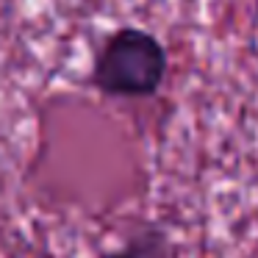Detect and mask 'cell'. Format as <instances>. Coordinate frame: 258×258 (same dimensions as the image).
<instances>
[{"mask_svg": "<svg viewBox=\"0 0 258 258\" xmlns=\"http://www.w3.org/2000/svg\"><path fill=\"white\" fill-rule=\"evenodd\" d=\"M167 47L136 25L114 31L92 64V86L106 97H150L167 78Z\"/></svg>", "mask_w": 258, "mask_h": 258, "instance_id": "6da1fadb", "label": "cell"}, {"mask_svg": "<svg viewBox=\"0 0 258 258\" xmlns=\"http://www.w3.org/2000/svg\"><path fill=\"white\" fill-rule=\"evenodd\" d=\"M100 258H161V255H156V252H147V244H145V247L131 244V247H122V250L100 252Z\"/></svg>", "mask_w": 258, "mask_h": 258, "instance_id": "7a4b0ae2", "label": "cell"}]
</instances>
